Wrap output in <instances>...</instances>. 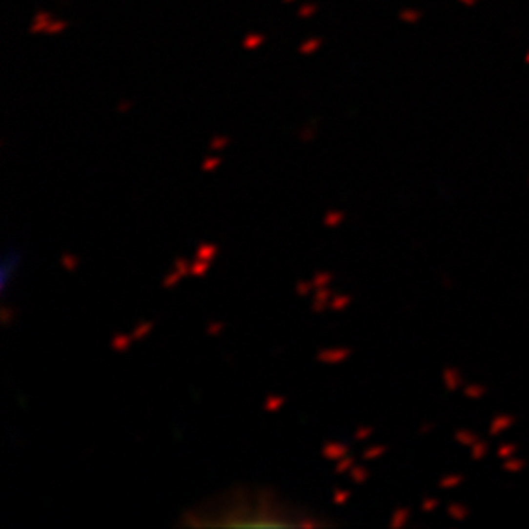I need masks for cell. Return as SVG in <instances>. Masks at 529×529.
Returning a JSON list of instances; mask_svg holds the SVG:
<instances>
[{
	"instance_id": "cell-1",
	"label": "cell",
	"mask_w": 529,
	"mask_h": 529,
	"mask_svg": "<svg viewBox=\"0 0 529 529\" xmlns=\"http://www.w3.org/2000/svg\"><path fill=\"white\" fill-rule=\"evenodd\" d=\"M517 424V416L513 414H496L492 420H490V426H488V435L490 437H500L504 433H508L509 429H513Z\"/></svg>"
},
{
	"instance_id": "cell-2",
	"label": "cell",
	"mask_w": 529,
	"mask_h": 529,
	"mask_svg": "<svg viewBox=\"0 0 529 529\" xmlns=\"http://www.w3.org/2000/svg\"><path fill=\"white\" fill-rule=\"evenodd\" d=\"M18 264H20V253L10 249L6 251L4 259H2V273H0V279H2V294L8 292V283L12 281V269H18Z\"/></svg>"
},
{
	"instance_id": "cell-3",
	"label": "cell",
	"mask_w": 529,
	"mask_h": 529,
	"mask_svg": "<svg viewBox=\"0 0 529 529\" xmlns=\"http://www.w3.org/2000/svg\"><path fill=\"white\" fill-rule=\"evenodd\" d=\"M443 384H445V388H447L449 392H455V390L463 388V386H465L463 372H461L459 368H455V366H447V368L443 370Z\"/></svg>"
},
{
	"instance_id": "cell-4",
	"label": "cell",
	"mask_w": 529,
	"mask_h": 529,
	"mask_svg": "<svg viewBox=\"0 0 529 529\" xmlns=\"http://www.w3.org/2000/svg\"><path fill=\"white\" fill-rule=\"evenodd\" d=\"M463 394L468 400H482L488 394V388H486V384H480V382H468L463 386Z\"/></svg>"
},
{
	"instance_id": "cell-5",
	"label": "cell",
	"mask_w": 529,
	"mask_h": 529,
	"mask_svg": "<svg viewBox=\"0 0 529 529\" xmlns=\"http://www.w3.org/2000/svg\"><path fill=\"white\" fill-rule=\"evenodd\" d=\"M447 513L455 521H465V519L470 517V508L467 504H463V502H453V504L447 506Z\"/></svg>"
},
{
	"instance_id": "cell-6",
	"label": "cell",
	"mask_w": 529,
	"mask_h": 529,
	"mask_svg": "<svg viewBox=\"0 0 529 529\" xmlns=\"http://www.w3.org/2000/svg\"><path fill=\"white\" fill-rule=\"evenodd\" d=\"M527 467V461L525 459H521V457H509V459H506V461H502V470L504 472H508V474H517V472H521L523 468Z\"/></svg>"
},
{
	"instance_id": "cell-7",
	"label": "cell",
	"mask_w": 529,
	"mask_h": 529,
	"mask_svg": "<svg viewBox=\"0 0 529 529\" xmlns=\"http://www.w3.org/2000/svg\"><path fill=\"white\" fill-rule=\"evenodd\" d=\"M488 453H490V443L484 441V439H478V441L470 447V459H472L474 463L484 461V459L488 457Z\"/></svg>"
},
{
	"instance_id": "cell-8",
	"label": "cell",
	"mask_w": 529,
	"mask_h": 529,
	"mask_svg": "<svg viewBox=\"0 0 529 529\" xmlns=\"http://www.w3.org/2000/svg\"><path fill=\"white\" fill-rule=\"evenodd\" d=\"M478 439H480V437H478L474 431H470V429H457V431H455V441H457L459 445L467 447V449H470Z\"/></svg>"
},
{
	"instance_id": "cell-9",
	"label": "cell",
	"mask_w": 529,
	"mask_h": 529,
	"mask_svg": "<svg viewBox=\"0 0 529 529\" xmlns=\"http://www.w3.org/2000/svg\"><path fill=\"white\" fill-rule=\"evenodd\" d=\"M517 451H519V445H517L515 441H504V443L498 445L496 457H498L500 461H506V459H509V457H515Z\"/></svg>"
},
{
	"instance_id": "cell-10",
	"label": "cell",
	"mask_w": 529,
	"mask_h": 529,
	"mask_svg": "<svg viewBox=\"0 0 529 529\" xmlns=\"http://www.w3.org/2000/svg\"><path fill=\"white\" fill-rule=\"evenodd\" d=\"M49 22H51V16H49L47 12H38L36 18H34V22H32L30 32H32V34H45Z\"/></svg>"
},
{
	"instance_id": "cell-11",
	"label": "cell",
	"mask_w": 529,
	"mask_h": 529,
	"mask_svg": "<svg viewBox=\"0 0 529 529\" xmlns=\"http://www.w3.org/2000/svg\"><path fill=\"white\" fill-rule=\"evenodd\" d=\"M463 482H465V476H463V474L451 472V474H445V476L439 478V488H443V490H453V488L461 486Z\"/></svg>"
},
{
	"instance_id": "cell-12",
	"label": "cell",
	"mask_w": 529,
	"mask_h": 529,
	"mask_svg": "<svg viewBox=\"0 0 529 529\" xmlns=\"http://www.w3.org/2000/svg\"><path fill=\"white\" fill-rule=\"evenodd\" d=\"M263 43H264V36H263V34H257V32L247 34L245 40H243V47H245V49H257V47H261Z\"/></svg>"
},
{
	"instance_id": "cell-13",
	"label": "cell",
	"mask_w": 529,
	"mask_h": 529,
	"mask_svg": "<svg viewBox=\"0 0 529 529\" xmlns=\"http://www.w3.org/2000/svg\"><path fill=\"white\" fill-rule=\"evenodd\" d=\"M320 45H322V40L320 38H312V40H308V41H304L302 45H300V53L302 55H310V53H314V51H318L320 49Z\"/></svg>"
},
{
	"instance_id": "cell-14",
	"label": "cell",
	"mask_w": 529,
	"mask_h": 529,
	"mask_svg": "<svg viewBox=\"0 0 529 529\" xmlns=\"http://www.w3.org/2000/svg\"><path fill=\"white\" fill-rule=\"evenodd\" d=\"M316 10H318V6H316L314 2H306V4H302V6L298 8V18L308 20V18H312V16L316 14Z\"/></svg>"
},
{
	"instance_id": "cell-15",
	"label": "cell",
	"mask_w": 529,
	"mask_h": 529,
	"mask_svg": "<svg viewBox=\"0 0 529 529\" xmlns=\"http://www.w3.org/2000/svg\"><path fill=\"white\" fill-rule=\"evenodd\" d=\"M65 28H67V22H63V20H51L49 26H47V30H45V34L47 36H57V34L65 32Z\"/></svg>"
},
{
	"instance_id": "cell-16",
	"label": "cell",
	"mask_w": 529,
	"mask_h": 529,
	"mask_svg": "<svg viewBox=\"0 0 529 529\" xmlns=\"http://www.w3.org/2000/svg\"><path fill=\"white\" fill-rule=\"evenodd\" d=\"M437 506H439V502H437L435 498H427V500L424 502V506H422V508H424L426 511H433Z\"/></svg>"
},
{
	"instance_id": "cell-17",
	"label": "cell",
	"mask_w": 529,
	"mask_h": 529,
	"mask_svg": "<svg viewBox=\"0 0 529 529\" xmlns=\"http://www.w3.org/2000/svg\"><path fill=\"white\" fill-rule=\"evenodd\" d=\"M418 18H420V14H414L412 10H410V12H408V10L402 12V20H406V22H414V20H418Z\"/></svg>"
},
{
	"instance_id": "cell-18",
	"label": "cell",
	"mask_w": 529,
	"mask_h": 529,
	"mask_svg": "<svg viewBox=\"0 0 529 529\" xmlns=\"http://www.w3.org/2000/svg\"><path fill=\"white\" fill-rule=\"evenodd\" d=\"M285 4H292V2H296V0H283Z\"/></svg>"
},
{
	"instance_id": "cell-19",
	"label": "cell",
	"mask_w": 529,
	"mask_h": 529,
	"mask_svg": "<svg viewBox=\"0 0 529 529\" xmlns=\"http://www.w3.org/2000/svg\"><path fill=\"white\" fill-rule=\"evenodd\" d=\"M527 184H529V177H527Z\"/></svg>"
}]
</instances>
